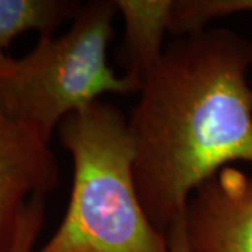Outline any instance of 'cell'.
<instances>
[{
  "mask_svg": "<svg viewBox=\"0 0 252 252\" xmlns=\"http://www.w3.org/2000/svg\"><path fill=\"white\" fill-rule=\"evenodd\" d=\"M252 42L230 30H203L164 48L129 119L133 177L162 234L190 193L231 162L252 164Z\"/></svg>",
  "mask_w": 252,
  "mask_h": 252,
  "instance_id": "1",
  "label": "cell"
},
{
  "mask_svg": "<svg viewBox=\"0 0 252 252\" xmlns=\"http://www.w3.org/2000/svg\"><path fill=\"white\" fill-rule=\"evenodd\" d=\"M56 132L72 154V193L61 225L36 252H168L136 189L135 142L124 114L97 99Z\"/></svg>",
  "mask_w": 252,
  "mask_h": 252,
  "instance_id": "2",
  "label": "cell"
},
{
  "mask_svg": "<svg viewBox=\"0 0 252 252\" xmlns=\"http://www.w3.org/2000/svg\"><path fill=\"white\" fill-rule=\"evenodd\" d=\"M117 13L115 1L83 4L66 34L39 38L24 58L0 64V109L49 143L64 118L104 93H139L127 76L117 77L108 66Z\"/></svg>",
  "mask_w": 252,
  "mask_h": 252,
  "instance_id": "3",
  "label": "cell"
},
{
  "mask_svg": "<svg viewBox=\"0 0 252 252\" xmlns=\"http://www.w3.org/2000/svg\"><path fill=\"white\" fill-rule=\"evenodd\" d=\"M193 252H252V175L228 165L203 181L185 207Z\"/></svg>",
  "mask_w": 252,
  "mask_h": 252,
  "instance_id": "4",
  "label": "cell"
},
{
  "mask_svg": "<svg viewBox=\"0 0 252 252\" xmlns=\"http://www.w3.org/2000/svg\"><path fill=\"white\" fill-rule=\"evenodd\" d=\"M59 165L49 143L0 109V252H10L32 196L59 185Z\"/></svg>",
  "mask_w": 252,
  "mask_h": 252,
  "instance_id": "5",
  "label": "cell"
},
{
  "mask_svg": "<svg viewBox=\"0 0 252 252\" xmlns=\"http://www.w3.org/2000/svg\"><path fill=\"white\" fill-rule=\"evenodd\" d=\"M118 11L125 21V55L127 77L139 93L147 76L164 52V34L170 32L171 0H118Z\"/></svg>",
  "mask_w": 252,
  "mask_h": 252,
  "instance_id": "6",
  "label": "cell"
},
{
  "mask_svg": "<svg viewBox=\"0 0 252 252\" xmlns=\"http://www.w3.org/2000/svg\"><path fill=\"white\" fill-rule=\"evenodd\" d=\"M81 7L67 0H0V64L9 59L6 51L16 36L36 31L39 38H51L56 28L77 17Z\"/></svg>",
  "mask_w": 252,
  "mask_h": 252,
  "instance_id": "7",
  "label": "cell"
},
{
  "mask_svg": "<svg viewBox=\"0 0 252 252\" xmlns=\"http://www.w3.org/2000/svg\"><path fill=\"white\" fill-rule=\"evenodd\" d=\"M252 11V0H181L174 1L170 32L175 36L203 31L209 21L234 13Z\"/></svg>",
  "mask_w": 252,
  "mask_h": 252,
  "instance_id": "8",
  "label": "cell"
},
{
  "mask_svg": "<svg viewBox=\"0 0 252 252\" xmlns=\"http://www.w3.org/2000/svg\"><path fill=\"white\" fill-rule=\"evenodd\" d=\"M45 221V196H32L20 219L10 252H32Z\"/></svg>",
  "mask_w": 252,
  "mask_h": 252,
  "instance_id": "9",
  "label": "cell"
},
{
  "mask_svg": "<svg viewBox=\"0 0 252 252\" xmlns=\"http://www.w3.org/2000/svg\"><path fill=\"white\" fill-rule=\"evenodd\" d=\"M165 237H167L168 252H193L189 245L188 235H187L185 213L172 223L168 231L165 233Z\"/></svg>",
  "mask_w": 252,
  "mask_h": 252,
  "instance_id": "10",
  "label": "cell"
}]
</instances>
